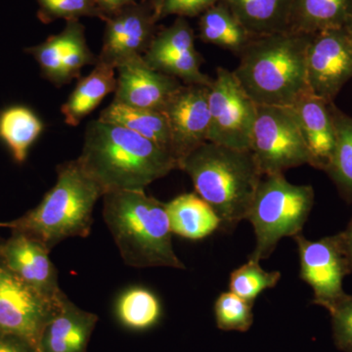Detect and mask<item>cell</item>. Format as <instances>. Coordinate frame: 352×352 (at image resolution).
<instances>
[{
    "mask_svg": "<svg viewBox=\"0 0 352 352\" xmlns=\"http://www.w3.org/2000/svg\"><path fill=\"white\" fill-rule=\"evenodd\" d=\"M78 159L104 195L120 190H145L178 170L177 160L168 150L126 127L100 120L87 124Z\"/></svg>",
    "mask_w": 352,
    "mask_h": 352,
    "instance_id": "1",
    "label": "cell"
},
{
    "mask_svg": "<svg viewBox=\"0 0 352 352\" xmlns=\"http://www.w3.org/2000/svg\"><path fill=\"white\" fill-rule=\"evenodd\" d=\"M312 34L293 31L252 36L234 76L256 105L292 107L310 91L307 56Z\"/></svg>",
    "mask_w": 352,
    "mask_h": 352,
    "instance_id": "2",
    "label": "cell"
},
{
    "mask_svg": "<svg viewBox=\"0 0 352 352\" xmlns=\"http://www.w3.org/2000/svg\"><path fill=\"white\" fill-rule=\"evenodd\" d=\"M196 194L219 217L220 228L232 230L247 219L263 173L251 150L204 143L179 162Z\"/></svg>",
    "mask_w": 352,
    "mask_h": 352,
    "instance_id": "3",
    "label": "cell"
},
{
    "mask_svg": "<svg viewBox=\"0 0 352 352\" xmlns=\"http://www.w3.org/2000/svg\"><path fill=\"white\" fill-rule=\"evenodd\" d=\"M103 203L104 220L126 265L186 270L173 249L166 204L145 190L108 192Z\"/></svg>",
    "mask_w": 352,
    "mask_h": 352,
    "instance_id": "4",
    "label": "cell"
},
{
    "mask_svg": "<svg viewBox=\"0 0 352 352\" xmlns=\"http://www.w3.org/2000/svg\"><path fill=\"white\" fill-rule=\"evenodd\" d=\"M103 196L78 159L66 162L57 166V182L43 201L19 219L0 221V228L25 234L51 251L68 238L89 235L95 204Z\"/></svg>",
    "mask_w": 352,
    "mask_h": 352,
    "instance_id": "5",
    "label": "cell"
},
{
    "mask_svg": "<svg viewBox=\"0 0 352 352\" xmlns=\"http://www.w3.org/2000/svg\"><path fill=\"white\" fill-rule=\"evenodd\" d=\"M314 199L311 185L293 184L284 173L263 175L247 217L256 239L249 258H268L280 240L302 233Z\"/></svg>",
    "mask_w": 352,
    "mask_h": 352,
    "instance_id": "6",
    "label": "cell"
},
{
    "mask_svg": "<svg viewBox=\"0 0 352 352\" xmlns=\"http://www.w3.org/2000/svg\"><path fill=\"white\" fill-rule=\"evenodd\" d=\"M250 150L263 175L284 173L289 168L311 164L291 107L256 105Z\"/></svg>",
    "mask_w": 352,
    "mask_h": 352,
    "instance_id": "7",
    "label": "cell"
},
{
    "mask_svg": "<svg viewBox=\"0 0 352 352\" xmlns=\"http://www.w3.org/2000/svg\"><path fill=\"white\" fill-rule=\"evenodd\" d=\"M208 141L234 149L250 150L256 104L245 94L232 71L217 69L208 87Z\"/></svg>",
    "mask_w": 352,
    "mask_h": 352,
    "instance_id": "8",
    "label": "cell"
},
{
    "mask_svg": "<svg viewBox=\"0 0 352 352\" xmlns=\"http://www.w3.org/2000/svg\"><path fill=\"white\" fill-rule=\"evenodd\" d=\"M293 238L300 256V277L314 292L312 303L325 308L330 314L347 295L342 282L352 272L342 235L340 232L311 241L300 233Z\"/></svg>",
    "mask_w": 352,
    "mask_h": 352,
    "instance_id": "9",
    "label": "cell"
},
{
    "mask_svg": "<svg viewBox=\"0 0 352 352\" xmlns=\"http://www.w3.org/2000/svg\"><path fill=\"white\" fill-rule=\"evenodd\" d=\"M63 294L56 300L47 298L0 263V332L27 340L36 349Z\"/></svg>",
    "mask_w": 352,
    "mask_h": 352,
    "instance_id": "10",
    "label": "cell"
},
{
    "mask_svg": "<svg viewBox=\"0 0 352 352\" xmlns=\"http://www.w3.org/2000/svg\"><path fill=\"white\" fill-rule=\"evenodd\" d=\"M307 71L310 91L332 103L352 78V36L349 28L312 34L307 48Z\"/></svg>",
    "mask_w": 352,
    "mask_h": 352,
    "instance_id": "11",
    "label": "cell"
},
{
    "mask_svg": "<svg viewBox=\"0 0 352 352\" xmlns=\"http://www.w3.org/2000/svg\"><path fill=\"white\" fill-rule=\"evenodd\" d=\"M157 21L150 2H132L108 15L97 61L116 69L131 58L143 56L156 36Z\"/></svg>",
    "mask_w": 352,
    "mask_h": 352,
    "instance_id": "12",
    "label": "cell"
},
{
    "mask_svg": "<svg viewBox=\"0 0 352 352\" xmlns=\"http://www.w3.org/2000/svg\"><path fill=\"white\" fill-rule=\"evenodd\" d=\"M208 87L182 85L163 110L170 126L171 151L178 161V168L183 157L208 141L210 120Z\"/></svg>",
    "mask_w": 352,
    "mask_h": 352,
    "instance_id": "13",
    "label": "cell"
},
{
    "mask_svg": "<svg viewBox=\"0 0 352 352\" xmlns=\"http://www.w3.org/2000/svg\"><path fill=\"white\" fill-rule=\"evenodd\" d=\"M113 100L131 107L162 111L176 90L182 87L177 78L156 71L136 56L120 64Z\"/></svg>",
    "mask_w": 352,
    "mask_h": 352,
    "instance_id": "14",
    "label": "cell"
},
{
    "mask_svg": "<svg viewBox=\"0 0 352 352\" xmlns=\"http://www.w3.org/2000/svg\"><path fill=\"white\" fill-rule=\"evenodd\" d=\"M50 252L38 240L20 232H12L8 239L0 241V263L32 288L56 300L63 291L58 284V271Z\"/></svg>",
    "mask_w": 352,
    "mask_h": 352,
    "instance_id": "15",
    "label": "cell"
},
{
    "mask_svg": "<svg viewBox=\"0 0 352 352\" xmlns=\"http://www.w3.org/2000/svg\"><path fill=\"white\" fill-rule=\"evenodd\" d=\"M98 316L85 311L65 295L59 309L39 337L36 352H87Z\"/></svg>",
    "mask_w": 352,
    "mask_h": 352,
    "instance_id": "16",
    "label": "cell"
},
{
    "mask_svg": "<svg viewBox=\"0 0 352 352\" xmlns=\"http://www.w3.org/2000/svg\"><path fill=\"white\" fill-rule=\"evenodd\" d=\"M332 103L308 92L291 107L307 143L310 166L323 171L327 170L336 147Z\"/></svg>",
    "mask_w": 352,
    "mask_h": 352,
    "instance_id": "17",
    "label": "cell"
},
{
    "mask_svg": "<svg viewBox=\"0 0 352 352\" xmlns=\"http://www.w3.org/2000/svg\"><path fill=\"white\" fill-rule=\"evenodd\" d=\"M351 25L352 0H294L289 31L314 34Z\"/></svg>",
    "mask_w": 352,
    "mask_h": 352,
    "instance_id": "18",
    "label": "cell"
},
{
    "mask_svg": "<svg viewBox=\"0 0 352 352\" xmlns=\"http://www.w3.org/2000/svg\"><path fill=\"white\" fill-rule=\"evenodd\" d=\"M252 36L289 31L294 0H222Z\"/></svg>",
    "mask_w": 352,
    "mask_h": 352,
    "instance_id": "19",
    "label": "cell"
},
{
    "mask_svg": "<svg viewBox=\"0 0 352 352\" xmlns=\"http://www.w3.org/2000/svg\"><path fill=\"white\" fill-rule=\"evenodd\" d=\"M115 72L113 67L97 61L94 71L78 82L68 100L62 106L61 112L67 124L78 126L108 94L115 92L117 88Z\"/></svg>",
    "mask_w": 352,
    "mask_h": 352,
    "instance_id": "20",
    "label": "cell"
},
{
    "mask_svg": "<svg viewBox=\"0 0 352 352\" xmlns=\"http://www.w3.org/2000/svg\"><path fill=\"white\" fill-rule=\"evenodd\" d=\"M166 208L171 232L185 239H204L220 228L219 217L196 193L182 194Z\"/></svg>",
    "mask_w": 352,
    "mask_h": 352,
    "instance_id": "21",
    "label": "cell"
},
{
    "mask_svg": "<svg viewBox=\"0 0 352 352\" xmlns=\"http://www.w3.org/2000/svg\"><path fill=\"white\" fill-rule=\"evenodd\" d=\"M98 120L126 127L173 154L170 126L162 111L134 108L113 101L102 111Z\"/></svg>",
    "mask_w": 352,
    "mask_h": 352,
    "instance_id": "22",
    "label": "cell"
},
{
    "mask_svg": "<svg viewBox=\"0 0 352 352\" xmlns=\"http://www.w3.org/2000/svg\"><path fill=\"white\" fill-rule=\"evenodd\" d=\"M85 34V27L78 20L67 21L60 34L51 36L38 45L25 50L38 62L41 74L46 80L56 85H66L64 61L74 46Z\"/></svg>",
    "mask_w": 352,
    "mask_h": 352,
    "instance_id": "23",
    "label": "cell"
},
{
    "mask_svg": "<svg viewBox=\"0 0 352 352\" xmlns=\"http://www.w3.org/2000/svg\"><path fill=\"white\" fill-rule=\"evenodd\" d=\"M43 131L41 120L25 106H11L0 112V140L18 164L24 163L30 148Z\"/></svg>",
    "mask_w": 352,
    "mask_h": 352,
    "instance_id": "24",
    "label": "cell"
},
{
    "mask_svg": "<svg viewBox=\"0 0 352 352\" xmlns=\"http://www.w3.org/2000/svg\"><path fill=\"white\" fill-rule=\"evenodd\" d=\"M199 29L204 43L214 44L237 55L252 38L223 1L201 14Z\"/></svg>",
    "mask_w": 352,
    "mask_h": 352,
    "instance_id": "25",
    "label": "cell"
},
{
    "mask_svg": "<svg viewBox=\"0 0 352 352\" xmlns=\"http://www.w3.org/2000/svg\"><path fill=\"white\" fill-rule=\"evenodd\" d=\"M336 129V147L325 173L335 183L340 196L352 203V117L331 104Z\"/></svg>",
    "mask_w": 352,
    "mask_h": 352,
    "instance_id": "26",
    "label": "cell"
},
{
    "mask_svg": "<svg viewBox=\"0 0 352 352\" xmlns=\"http://www.w3.org/2000/svg\"><path fill=\"white\" fill-rule=\"evenodd\" d=\"M116 315L120 323L129 330H149L161 318V303L150 289L134 287L120 296Z\"/></svg>",
    "mask_w": 352,
    "mask_h": 352,
    "instance_id": "27",
    "label": "cell"
},
{
    "mask_svg": "<svg viewBox=\"0 0 352 352\" xmlns=\"http://www.w3.org/2000/svg\"><path fill=\"white\" fill-rule=\"evenodd\" d=\"M280 279V271L264 270L259 261L249 258L231 273L229 289L243 300L254 303L263 291L274 288Z\"/></svg>",
    "mask_w": 352,
    "mask_h": 352,
    "instance_id": "28",
    "label": "cell"
},
{
    "mask_svg": "<svg viewBox=\"0 0 352 352\" xmlns=\"http://www.w3.org/2000/svg\"><path fill=\"white\" fill-rule=\"evenodd\" d=\"M145 61L156 71L182 80L185 85L205 87H210L212 85V78L201 73V65L203 63V58L198 51L164 55Z\"/></svg>",
    "mask_w": 352,
    "mask_h": 352,
    "instance_id": "29",
    "label": "cell"
},
{
    "mask_svg": "<svg viewBox=\"0 0 352 352\" xmlns=\"http://www.w3.org/2000/svg\"><path fill=\"white\" fill-rule=\"evenodd\" d=\"M191 25L185 18L178 17L170 27L157 32L149 50L143 57L149 60L164 55L194 52L197 51Z\"/></svg>",
    "mask_w": 352,
    "mask_h": 352,
    "instance_id": "30",
    "label": "cell"
},
{
    "mask_svg": "<svg viewBox=\"0 0 352 352\" xmlns=\"http://www.w3.org/2000/svg\"><path fill=\"white\" fill-rule=\"evenodd\" d=\"M254 303L243 300L232 292L222 293L214 303L215 322L222 331L247 332L254 323Z\"/></svg>",
    "mask_w": 352,
    "mask_h": 352,
    "instance_id": "31",
    "label": "cell"
},
{
    "mask_svg": "<svg viewBox=\"0 0 352 352\" xmlns=\"http://www.w3.org/2000/svg\"><path fill=\"white\" fill-rule=\"evenodd\" d=\"M38 17L43 23L58 19L78 20L82 17H97L105 21V14L95 0H38Z\"/></svg>",
    "mask_w": 352,
    "mask_h": 352,
    "instance_id": "32",
    "label": "cell"
},
{
    "mask_svg": "<svg viewBox=\"0 0 352 352\" xmlns=\"http://www.w3.org/2000/svg\"><path fill=\"white\" fill-rule=\"evenodd\" d=\"M333 339L342 352H352V295L344 296L330 312Z\"/></svg>",
    "mask_w": 352,
    "mask_h": 352,
    "instance_id": "33",
    "label": "cell"
},
{
    "mask_svg": "<svg viewBox=\"0 0 352 352\" xmlns=\"http://www.w3.org/2000/svg\"><path fill=\"white\" fill-rule=\"evenodd\" d=\"M222 0H164L160 20L166 16L196 17Z\"/></svg>",
    "mask_w": 352,
    "mask_h": 352,
    "instance_id": "34",
    "label": "cell"
},
{
    "mask_svg": "<svg viewBox=\"0 0 352 352\" xmlns=\"http://www.w3.org/2000/svg\"><path fill=\"white\" fill-rule=\"evenodd\" d=\"M0 352H36L27 340L0 332Z\"/></svg>",
    "mask_w": 352,
    "mask_h": 352,
    "instance_id": "35",
    "label": "cell"
},
{
    "mask_svg": "<svg viewBox=\"0 0 352 352\" xmlns=\"http://www.w3.org/2000/svg\"><path fill=\"white\" fill-rule=\"evenodd\" d=\"M132 2H134V0H100L98 2V6L107 18V16L110 14L116 12V11L127 6V4L132 3Z\"/></svg>",
    "mask_w": 352,
    "mask_h": 352,
    "instance_id": "36",
    "label": "cell"
},
{
    "mask_svg": "<svg viewBox=\"0 0 352 352\" xmlns=\"http://www.w3.org/2000/svg\"><path fill=\"white\" fill-rule=\"evenodd\" d=\"M342 235V244H344V252H346L347 261L352 271V219L347 226L346 230L340 232Z\"/></svg>",
    "mask_w": 352,
    "mask_h": 352,
    "instance_id": "37",
    "label": "cell"
},
{
    "mask_svg": "<svg viewBox=\"0 0 352 352\" xmlns=\"http://www.w3.org/2000/svg\"><path fill=\"white\" fill-rule=\"evenodd\" d=\"M164 0H150L153 10H154L155 15L157 16V20H160V15H161L162 7H163Z\"/></svg>",
    "mask_w": 352,
    "mask_h": 352,
    "instance_id": "38",
    "label": "cell"
},
{
    "mask_svg": "<svg viewBox=\"0 0 352 352\" xmlns=\"http://www.w3.org/2000/svg\"><path fill=\"white\" fill-rule=\"evenodd\" d=\"M349 30H351V36H352V25L351 28H349Z\"/></svg>",
    "mask_w": 352,
    "mask_h": 352,
    "instance_id": "39",
    "label": "cell"
}]
</instances>
